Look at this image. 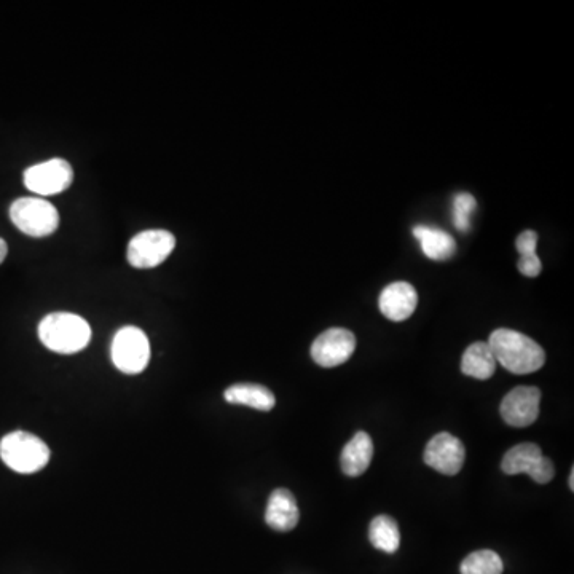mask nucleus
<instances>
[{
  "label": "nucleus",
  "mask_w": 574,
  "mask_h": 574,
  "mask_svg": "<svg viewBox=\"0 0 574 574\" xmlns=\"http://www.w3.org/2000/svg\"><path fill=\"white\" fill-rule=\"evenodd\" d=\"M487 343L496 362L512 374H533L546 362V353L535 340L512 329H496Z\"/></svg>",
  "instance_id": "obj_1"
},
{
  "label": "nucleus",
  "mask_w": 574,
  "mask_h": 574,
  "mask_svg": "<svg viewBox=\"0 0 574 574\" xmlns=\"http://www.w3.org/2000/svg\"><path fill=\"white\" fill-rule=\"evenodd\" d=\"M39 339L55 353H79L90 343L91 327L82 316L58 311L40 321Z\"/></svg>",
  "instance_id": "obj_2"
},
{
  "label": "nucleus",
  "mask_w": 574,
  "mask_h": 574,
  "mask_svg": "<svg viewBox=\"0 0 574 574\" xmlns=\"http://www.w3.org/2000/svg\"><path fill=\"white\" fill-rule=\"evenodd\" d=\"M0 458L12 471L34 474L47 466L50 449L34 434L15 431L0 441Z\"/></svg>",
  "instance_id": "obj_3"
},
{
  "label": "nucleus",
  "mask_w": 574,
  "mask_h": 574,
  "mask_svg": "<svg viewBox=\"0 0 574 574\" xmlns=\"http://www.w3.org/2000/svg\"><path fill=\"white\" fill-rule=\"evenodd\" d=\"M10 219L16 229L32 238H44L59 227L58 209L44 198L23 197L10 206Z\"/></svg>",
  "instance_id": "obj_4"
},
{
  "label": "nucleus",
  "mask_w": 574,
  "mask_h": 574,
  "mask_svg": "<svg viewBox=\"0 0 574 574\" xmlns=\"http://www.w3.org/2000/svg\"><path fill=\"white\" fill-rule=\"evenodd\" d=\"M111 354L114 366L123 374H141L149 364V339L138 327H122L112 340Z\"/></svg>",
  "instance_id": "obj_5"
},
{
  "label": "nucleus",
  "mask_w": 574,
  "mask_h": 574,
  "mask_svg": "<svg viewBox=\"0 0 574 574\" xmlns=\"http://www.w3.org/2000/svg\"><path fill=\"white\" fill-rule=\"evenodd\" d=\"M176 248V238L168 230H144L128 244V262L134 268L162 265Z\"/></svg>",
  "instance_id": "obj_6"
},
{
  "label": "nucleus",
  "mask_w": 574,
  "mask_h": 574,
  "mask_svg": "<svg viewBox=\"0 0 574 574\" xmlns=\"http://www.w3.org/2000/svg\"><path fill=\"white\" fill-rule=\"evenodd\" d=\"M501 469L509 476L528 474L536 484H549L555 476L554 463L544 457L539 445L531 444V442L512 447L504 455Z\"/></svg>",
  "instance_id": "obj_7"
},
{
  "label": "nucleus",
  "mask_w": 574,
  "mask_h": 574,
  "mask_svg": "<svg viewBox=\"0 0 574 574\" xmlns=\"http://www.w3.org/2000/svg\"><path fill=\"white\" fill-rule=\"evenodd\" d=\"M72 181H74V170L71 163H67L63 158H52L24 171V185L40 197L58 195L69 189Z\"/></svg>",
  "instance_id": "obj_8"
},
{
  "label": "nucleus",
  "mask_w": 574,
  "mask_h": 574,
  "mask_svg": "<svg viewBox=\"0 0 574 574\" xmlns=\"http://www.w3.org/2000/svg\"><path fill=\"white\" fill-rule=\"evenodd\" d=\"M356 350V337L343 327H332L319 335L311 345V358L321 367L345 364Z\"/></svg>",
  "instance_id": "obj_9"
},
{
  "label": "nucleus",
  "mask_w": 574,
  "mask_h": 574,
  "mask_svg": "<svg viewBox=\"0 0 574 574\" xmlns=\"http://www.w3.org/2000/svg\"><path fill=\"white\" fill-rule=\"evenodd\" d=\"M541 391L535 386H517L501 402V417L512 428H528L539 417Z\"/></svg>",
  "instance_id": "obj_10"
},
{
  "label": "nucleus",
  "mask_w": 574,
  "mask_h": 574,
  "mask_svg": "<svg viewBox=\"0 0 574 574\" xmlns=\"http://www.w3.org/2000/svg\"><path fill=\"white\" fill-rule=\"evenodd\" d=\"M466 449L458 437L450 433H439L428 442L425 449V463L434 471L445 476H455L463 468Z\"/></svg>",
  "instance_id": "obj_11"
},
{
  "label": "nucleus",
  "mask_w": 574,
  "mask_h": 574,
  "mask_svg": "<svg viewBox=\"0 0 574 574\" xmlns=\"http://www.w3.org/2000/svg\"><path fill=\"white\" fill-rule=\"evenodd\" d=\"M378 305L385 318L391 319L394 323H401L417 310L418 294L412 284L399 281L383 289Z\"/></svg>",
  "instance_id": "obj_12"
},
{
  "label": "nucleus",
  "mask_w": 574,
  "mask_h": 574,
  "mask_svg": "<svg viewBox=\"0 0 574 574\" xmlns=\"http://www.w3.org/2000/svg\"><path fill=\"white\" fill-rule=\"evenodd\" d=\"M300 511L297 500L286 488H278L270 495L267 511H265V522L268 527L275 531H291L299 523Z\"/></svg>",
  "instance_id": "obj_13"
},
{
  "label": "nucleus",
  "mask_w": 574,
  "mask_h": 574,
  "mask_svg": "<svg viewBox=\"0 0 574 574\" xmlns=\"http://www.w3.org/2000/svg\"><path fill=\"white\" fill-rule=\"evenodd\" d=\"M372 458H374V442L369 434L359 431L343 449L340 458L342 471L346 476H362L369 469Z\"/></svg>",
  "instance_id": "obj_14"
},
{
  "label": "nucleus",
  "mask_w": 574,
  "mask_h": 574,
  "mask_svg": "<svg viewBox=\"0 0 574 574\" xmlns=\"http://www.w3.org/2000/svg\"><path fill=\"white\" fill-rule=\"evenodd\" d=\"M413 236L420 241L423 254L428 259L436 260V262L449 260L457 251V243L453 240V236L444 230L436 229V227L417 225L413 229Z\"/></svg>",
  "instance_id": "obj_15"
},
{
  "label": "nucleus",
  "mask_w": 574,
  "mask_h": 574,
  "mask_svg": "<svg viewBox=\"0 0 574 574\" xmlns=\"http://www.w3.org/2000/svg\"><path fill=\"white\" fill-rule=\"evenodd\" d=\"M225 401L233 405H246L260 412H270L275 407L276 398L272 391L256 383H238L224 393Z\"/></svg>",
  "instance_id": "obj_16"
},
{
  "label": "nucleus",
  "mask_w": 574,
  "mask_h": 574,
  "mask_svg": "<svg viewBox=\"0 0 574 574\" xmlns=\"http://www.w3.org/2000/svg\"><path fill=\"white\" fill-rule=\"evenodd\" d=\"M496 362L493 351L487 342L472 343L461 358V372L477 380H488L495 374Z\"/></svg>",
  "instance_id": "obj_17"
},
{
  "label": "nucleus",
  "mask_w": 574,
  "mask_h": 574,
  "mask_svg": "<svg viewBox=\"0 0 574 574\" xmlns=\"http://www.w3.org/2000/svg\"><path fill=\"white\" fill-rule=\"evenodd\" d=\"M369 539L378 551L394 554L401 546L398 523L390 516L375 517L370 523Z\"/></svg>",
  "instance_id": "obj_18"
},
{
  "label": "nucleus",
  "mask_w": 574,
  "mask_h": 574,
  "mask_svg": "<svg viewBox=\"0 0 574 574\" xmlns=\"http://www.w3.org/2000/svg\"><path fill=\"white\" fill-rule=\"evenodd\" d=\"M503 570L500 555L488 549L472 552L461 563V574H501Z\"/></svg>",
  "instance_id": "obj_19"
},
{
  "label": "nucleus",
  "mask_w": 574,
  "mask_h": 574,
  "mask_svg": "<svg viewBox=\"0 0 574 574\" xmlns=\"http://www.w3.org/2000/svg\"><path fill=\"white\" fill-rule=\"evenodd\" d=\"M477 208L476 198L469 193H458L453 198V224L460 232L471 229V216Z\"/></svg>",
  "instance_id": "obj_20"
},
{
  "label": "nucleus",
  "mask_w": 574,
  "mask_h": 574,
  "mask_svg": "<svg viewBox=\"0 0 574 574\" xmlns=\"http://www.w3.org/2000/svg\"><path fill=\"white\" fill-rule=\"evenodd\" d=\"M7 252H8L7 243H5V240H2V238H0V264H2V262H4L5 260V257H7Z\"/></svg>",
  "instance_id": "obj_21"
},
{
  "label": "nucleus",
  "mask_w": 574,
  "mask_h": 574,
  "mask_svg": "<svg viewBox=\"0 0 574 574\" xmlns=\"http://www.w3.org/2000/svg\"><path fill=\"white\" fill-rule=\"evenodd\" d=\"M570 488L574 490V469H571L570 472Z\"/></svg>",
  "instance_id": "obj_22"
}]
</instances>
